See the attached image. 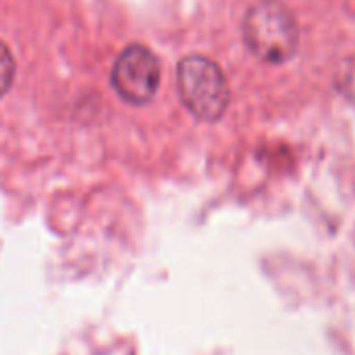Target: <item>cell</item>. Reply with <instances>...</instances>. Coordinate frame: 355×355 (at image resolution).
Returning a JSON list of instances; mask_svg holds the SVG:
<instances>
[{
  "label": "cell",
  "instance_id": "cell-1",
  "mask_svg": "<svg viewBox=\"0 0 355 355\" xmlns=\"http://www.w3.org/2000/svg\"><path fill=\"white\" fill-rule=\"evenodd\" d=\"M241 33L252 54L268 64L287 62L300 44L297 21L279 0H258L248 10Z\"/></svg>",
  "mask_w": 355,
  "mask_h": 355
},
{
  "label": "cell",
  "instance_id": "cell-2",
  "mask_svg": "<svg viewBox=\"0 0 355 355\" xmlns=\"http://www.w3.org/2000/svg\"><path fill=\"white\" fill-rule=\"evenodd\" d=\"M177 89L185 108L204 123L218 121L231 100L223 69L200 54L185 56L177 67Z\"/></svg>",
  "mask_w": 355,
  "mask_h": 355
},
{
  "label": "cell",
  "instance_id": "cell-3",
  "mask_svg": "<svg viewBox=\"0 0 355 355\" xmlns=\"http://www.w3.org/2000/svg\"><path fill=\"white\" fill-rule=\"evenodd\" d=\"M160 60L144 44H129L116 56L110 83L119 98L133 106H144L154 100L160 87Z\"/></svg>",
  "mask_w": 355,
  "mask_h": 355
},
{
  "label": "cell",
  "instance_id": "cell-4",
  "mask_svg": "<svg viewBox=\"0 0 355 355\" xmlns=\"http://www.w3.org/2000/svg\"><path fill=\"white\" fill-rule=\"evenodd\" d=\"M15 58L4 42H0V100L10 92L12 81H15Z\"/></svg>",
  "mask_w": 355,
  "mask_h": 355
}]
</instances>
